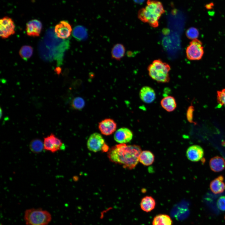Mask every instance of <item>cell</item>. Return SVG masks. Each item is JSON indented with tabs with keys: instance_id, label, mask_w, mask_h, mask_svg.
Segmentation results:
<instances>
[{
	"instance_id": "obj_17",
	"label": "cell",
	"mask_w": 225,
	"mask_h": 225,
	"mask_svg": "<svg viewBox=\"0 0 225 225\" xmlns=\"http://www.w3.org/2000/svg\"><path fill=\"white\" fill-rule=\"evenodd\" d=\"M209 163L211 170L215 172H221L225 168V160L220 156H217L211 158Z\"/></svg>"
},
{
	"instance_id": "obj_14",
	"label": "cell",
	"mask_w": 225,
	"mask_h": 225,
	"mask_svg": "<svg viewBox=\"0 0 225 225\" xmlns=\"http://www.w3.org/2000/svg\"><path fill=\"white\" fill-rule=\"evenodd\" d=\"M139 97L144 102L150 103L155 100L156 94L154 90L151 87L145 86L140 89L139 93Z\"/></svg>"
},
{
	"instance_id": "obj_32",
	"label": "cell",
	"mask_w": 225,
	"mask_h": 225,
	"mask_svg": "<svg viewBox=\"0 0 225 225\" xmlns=\"http://www.w3.org/2000/svg\"><path fill=\"white\" fill-rule=\"evenodd\" d=\"M224 218V219H225V215Z\"/></svg>"
},
{
	"instance_id": "obj_3",
	"label": "cell",
	"mask_w": 225,
	"mask_h": 225,
	"mask_svg": "<svg viewBox=\"0 0 225 225\" xmlns=\"http://www.w3.org/2000/svg\"><path fill=\"white\" fill-rule=\"evenodd\" d=\"M165 12L162 3L156 0H148L144 8L140 9L138 13V18L142 22L147 23L153 28L159 25V20Z\"/></svg>"
},
{
	"instance_id": "obj_30",
	"label": "cell",
	"mask_w": 225,
	"mask_h": 225,
	"mask_svg": "<svg viewBox=\"0 0 225 225\" xmlns=\"http://www.w3.org/2000/svg\"><path fill=\"white\" fill-rule=\"evenodd\" d=\"M218 208L221 210H225V196L220 197L217 201Z\"/></svg>"
},
{
	"instance_id": "obj_11",
	"label": "cell",
	"mask_w": 225,
	"mask_h": 225,
	"mask_svg": "<svg viewBox=\"0 0 225 225\" xmlns=\"http://www.w3.org/2000/svg\"><path fill=\"white\" fill-rule=\"evenodd\" d=\"M98 127L102 134L108 136L116 131L117 125L113 120L108 118L105 119L99 122Z\"/></svg>"
},
{
	"instance_id": "obj_6",
	"label": "cell",
	"mask_w": 225,
	"mask_h": 225,
	"mask_svg": "<svg viewBox=\"0 0 225 225\" xmlns=\"http://www.w3.org/2000/svg\"><path fill=\"white\" fill-rule=\"evenodd\" d=\"M203 54V47L202 42L197 39L192 40L186 48V56L190 60H200Z\"/></svg>"
},
{
	"instance_id": "obj_8",
	"label": "cell",
	"mask_w": 225,
	"mask_h": 225,
	"mask_svg": "<svg viewBox=\"0 0 225 225\" xmlns=\"http://www.w3.org/2000/svg\"><path fill=\"white\" fill-rule=\"evenodd\" d=\"M43 142L44 149L52 153L59 150L63 146L61 140L53 133L44 138Z\"/></svg>"
},
{
	"instance_id": "obj_25",
	"label": "cell",
	"mask_w": 225,
	"mask_h": 225,
	"mask_svg": "<svg viewBox=\"0 0 225 225\" xmlns=\"http://www.w3.org/2000/svg\"><path fill=\"white\" fill-rule=\"evenodd\" d=\"M33 48L30 46L24 45L20 50L19 55L24 60H27L32 56L33 53Z\"/></svg>"
},
{
	"instance_id": "obj_16",
	"label": "cell",
	"mask_w": 225,
	"mask_h": 225,
	"mask_svg": "<svg viewBox=\"0 0 225 225\" xmlns=\"http://www.w3.org/2000/svg\"><path fill=\"white\" fill-rule=\"evenodd\" d=\"M210 188L212 192L215 194L223 192L225 190V183L223 176H219L212 181L210 183Z\"/></svg>"
},
{
	"instance_id": "obj_19",
	"label": "cell",
	"mask_w": 225,
	"mask_h": 225,
	"mask_svg": "<svg viewBox=\"0 0 225 225\" xmlns=\"http://www.w3.org/2000/svg\"><path fill=\"white\" fill-rule=\"evenodd\" d=\"M156 202L154 199L151 196H146L142 199L140 206L141 209L146 212H149L155 208Z\"/></svg>"
},
{
	"instance_id": "obj_2",
	"label": "cell",
	"mask_w": 225,
	"mask_h": 225,
	"mask_svg": "<svg viewBox=\"0 0 225 225\" xmlns=\"http://www.w3.org/2000/svg\"><path fill=\"white\" fill-rule=\"evenodd\" d=\"M54 30L53 28L49 29L45 36L44 42L46 48H45L44 56L48 60L53 58L57 60L59 65L62 63L63 53L69 48L70 42L66 39L57 37Z\"/></svg>"
},
{
	"instance_id": "obj_26",
	"label": "cell",
	"mask_w": 225,
	"mask_h": 225,
	"mask_svg": "<svg viewBox=\"0 0 225 225\" xmlns=\"http://www.w3.org/2000/svg\"><path fill=\"white\" fill-rule=\"evenodd\" d=\"M71 105L74 109L80 110L82 109L84 107L85 102L82 98L77 97L74 98L72 100Z\"/></svg>"
},
{
	"instance_id": "obj_18",
	"label": "cell",
	"mask_w": 225,
	"mask_h": 225,
	"mask_svg": "<svg viewBox=\"0 0 225 225\" xmlns=\"http://www.w3.org/2000/svg\"><path fill=\"white\" fill-rule=\"evenodd\" d=\"M160 104L162 107L168 112H172L177 107V103L175 98L171 96H167L161 101Z\"/></svg>"
},
{
	"instance_id": "obj_10",
	"label": "cell",
	"mask_w": 225,
	"mask_h": 225,
	"mask_svg": "<svg viewBox=\"0 0 225 225\" xmlns=\"http://www.w3.org/2000/svg\"><path fill=\"white\" fill-rule=\"evenodd\" d=\"M54 30L57 37L62 39H66L70 36L72 28L68 21H62L55 26Z\"/></svg>"
},
{
	"instance_id": "obj_9",
	"label": "cell",
	"mask_w": 225,
	"mask_h": 225,
	"mask_svg": "<svg viewBox=\"0 0 225 225\" xmlns=\"http://www.w3.org/2000/svg\"><path fill=\"white\" fill-rule=\"evenodd\" d=\"M0 36L2 38H6L15 33V26L12 20L8 17L0 20Z\"/></svg>"
},
{
	"instance_id": "obj_21",
	"label": "cell",
	"mask_w": 225,
	"mask_h": 225,
	"mask_svg": "<svg viewBox=\"0 0 225 225\" xmlns=\"http://www.w3.org/2000/svg\"><path fill=\"white\" fill-rule=\"evenodd\" d=\"M152 225H172V221L170 217L166 214H159L154 218Z\"/></svg>"
},
{
	"instance_id": "obj_23",
	"label": "cell",
	"mask_w": 225,
	"mask_h": 225,
	"mask_svg": "<svg viewBox=\"0 0 225 225\" xmlns=\"http://www.w3.org/2000/svg\"><path fill=\"white\" fill-rule=\"evenodd\" d=\"M72 35L77 40L79 41L82 40L87 37V29L82 26H77L73 28Z\"/></svg>"
},
{
	"instance_id": "obj_15",
	"label": "cell",
	"mask_w": 225,
	"mask_h": 225,
	"mask_svg": "<svg viewBox=\"0 0 225 225\" xmlns=\"http://www.w3.org/2000/svg\"><path fill=\"white\" fill-rule=\"evenodd\" d=\"M42 28V25L40 21L36 19L31 20L28 22L26 25L27 34L30 36H39Z\"/></svg>"
},
{
	"instance_id": "obj_5",
	"label": "cell",
	"mask_w": 225,
	"mask_h": 225,
	"mask_svg": "<svg viewBox=\"0 0 225 225\" xmlns=\"http://www.w3.org/2000/svg\"><path fill=\"white\" fill-rule=\"evenodd\" d=\"M24 219L27 225H47L52 220L50 213L39 208H32L25 210Z\"/></svg>"
},
{
	"instance_id": "obj_28",
	"label": "cell",
	"mask_w": 225,
	"mask_h": 225,
	"mask_svg": "<svg viewBox=\"0 0 225 225\" xmlns=\"http://www.w3.org/2000/svg\"><path fill=\"white\" fill-rule=\"evenodd\" d=\"M217 99L218 102L220 105L225 107V89L217 91Z\"/></svg>"
},
{
	"instance_id": "obj_22",
	"label": "cell",
	"mask_w": 225,
	"mask_h": 225,
	"mask_svg": "<svg viewBox=\"0 0 225 225\" xmlns=\"http://www.w3.org/2000/svg\"><path fill=\"white\" fill-rule=\"evenodd\" d=\"M125 51V49L123 45L117 43L113 46L112 49V57L116 60H119L124 56Z\"/></svg>"
},
{
	"instance_id": "obj_1",
	"label": "cell",
	"mask_w": 225,
	"mask_h": 225,
	"mask_svg": "<svg viewBox=\"0 0 225 225\" xmlns=\"http://www.w3.org/2000/svg\"><path fill=\"white\" fill-rule=\"evenodd\" d=\"M141 152L138 145L120 143L109 149L108 156L112 162L122 165L125 168L132 169L138 163Z\"/></svg>"
},
{
	"instance_id": "obj_13",
	"label": "cell",
	"mask_w": 225,
	"mask_h": 225,
	"mask_svg": "<svg viewBox=\"0 0 225 225\" xmlns=\"http://www.w3.org/2000/svg\"><path fill=\"white\" fill-rule=\"evenodd\" d=\"M186 155L188 159L190 161L197 162L203 158L204 151L200 146L194 145L188 148L186 151Z\"/></svg>"
},
{
	"instance_id": "obj_27",
	"label": "cell",
	"mask_w": 225,
	"mask_h": 225,
	"mask_svg": "<svg viewBox=\"0 0 225 225\" xmlns=\"http://www.w3.org/2000/svg\"><path fill=\"white\" fill-rule=\"evenodd\" d=\"M186 34L187 38L192 40L197 39L199 33L198 30L194 27L188 28L186 31Z\"/></svg>"
},
{
	"instance_id": "obj_12",
	"label": "cell",
	"mask_w": 225,
	"mask_h": 225,
	"mask_svg": "<svg viewBox=\"0 0 225 225\" xmlns=\"http://www.w3.org/2000/svg\"><path fill=\"white\" fill-rule=\"evenodd\" d=\"M133 136V133L130 129L126 128H122L116 131L114 138L116 142L119 143H126L130 142Z\"/></svg>"
},
{
	"instance_id": "obj_24",
	"label": "cell",
	"mask_w": 225,
	"mask_h": 225,
	"mask_svg": "<svg viewBox=\"0 0 225 225\" xmlns=\"http://www.w3.org/2000/svg\"><path fill=\"white\" fill-rule=\"evenodd\" d=\"M30 150L34 153H39L42 152L43 149V142L39 139L32 140L29 145Z\"/></svg>"
},
{
	"instance_id": "obj_4",
	"label": "cell",
	"mask_w": 225,
	"mask_h": 225,
	"mask_svg": "<svg viewBox=\"0 0 225 225\" xmlns=\"http://www.w3.org/2000/svg\"><path fill=\"white\" fill-rule=\"evenodd\" d=\"M170 66L160 59L154 60L148 67V74L153 80L158 82L167 83L170 81Z\"/></svg>"
},
{
	"instance_id": "obj_29",
	"label": "cell",
	"mask_w": 225,
	"mask_h": 225,
	"mask_svg": "<svg viewBox=\"0 0 225 225\" xmlns=\"http://www.w3.org/2000/svg\"><path fill=\"white\" fill-rule=\"evenodd\" d=\"M194 111V107L192 105L190 106L187 110L186 113L187 118L188 121L190 123H194L193 121V112Z\"/></svg>"
},
{
	"instance_id": "obj_20",
	"label": "cell",
	"mask_w": 225,
	"mask_h": 225,
	"mask_svg": "<svg viewBox=\"0 0 225 225\" xmlns=\"http://www.w3.org/2000/svg\"><path fill=\"white\" fill-rule=\"evenodd\" d=\"M139 162L143 165L148 166L152 165L154 161L153 153L148 150L142 151L139 157Z\"/></svg>"
},
{
	"instance_id": "obj_31",
	"label": "cell",
	"mask_w": 225,
	"mask_h": 225,
	"mask_svg": "<svg viewBox=\"0 0 225 225\" xmlns=\"http://www.w3.org/2000/svg\"><path fill=\"white\" fill-rule=\"evenodd\" d=\"M133 1L137 3L141 4L143 3L145 0H133Z\"/></svg>"
},
{
	"instance_id": "obj_7",
	"label": "cell",
	"mask_w": 225,
	"mask_h": 225,
	"mask_svg": "<svg viewBox=\"0 0 225 225\" xmlns=\"http://www.w3.org/2000/svg\"><path fill=\"white\" fill-rule=\"evenodd\" d=\"M106 144L102 136L99 133L95 132L89 137L87 142L88 149L90 151L97 152L102 150Z\"/></svg>"
}]
</instances>
